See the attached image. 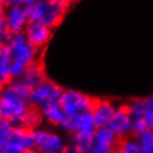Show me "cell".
Segmentation results:
<instances>
[{"label":"cell","mask_w":153,"mask_h":153,"mask_svg":"<svg viewBox=\"0 0 153 153\" xmlns=\"http://www.w3.org/2000/svg\"><path fill=\"white\" fill-rule=\"evenodd\" d=\"M10 56L12 76L18 78L30 65L35 64L38 48H35L26 39L24 34H10L5 42Z\"/></svg>","instance_id":"6da1fadb"},{"label":"cell","mask_w":153,"mask_h":153,"mask_svg":"<svg viewBox=\"0 0 153 153\" xmlns=\"http://www.w3.org/2000/svg\"><path fill=\"white\" fill-rule=\"evenodd\" d=\"M70 0H39L26 7L30 21L55 27L64 17Z\"/></svg>","instance_id":"7a4b0ae2"},{"label":"cell","mask_w":153,"mask_h":153,"mask_svg":"<svg viewBox=\"0 0 153 153\" xmlns=\"http://www.w3.org/2000/svg\"><path fill=\"white\" fill-rule=\"evenodd\" d=\"M30 108L31 105L27 97L22 96L9 86L0 88V120L18 126Z\"/></svg>","instance_id":"3957f363"},{"label":"cell","mask_w":153,"mask_h":153,"mask_svg":"<svg viewBox=\"0 0 153 153\" xmlns=\"http://www.w3.org/2000/svg\"><path fill=\"white\" fill-rule=\"evenodd\" d=\"M59 101L66 117L71 118L91 113L95 104V101L90 96L75 90H64Z\"/></svg>","instance_id":"277c9868"},{"label":"cell","mask_w":153,"mask_h":153,"mask_svg":"<svg viewBox=\"0 0 153 153\" xmlns=\"http://www.w3.org/2000/svg\"><path fill=\"white\" fill-rule=\"evenodd\" d=\"M34 151V131L13 126L8 139L0 147V153H27Z\"/></svg>","instance_id":"5b68a950"},{"label":"cell","mask_w":153,"mask_h":153,"mask_svg":"<svg viewBox=\"0 0 153 153\" xmlns=\"http://www.w3.org/2000/svg\"><path fill=\"white\" fill-rule=\"evenodd\" d=\"M66 148L65 139L60 134L38 128L34 131V151L38 153H60Z\"/></svg>","instance_id":"8992f818"},{"label":"cell","mask_w":153,"mask_h":153,"mask_svg":"<svg viewBox=\"0 0 153 153\" xmlns=\"http://www.w3.org/2000/svg\"><path fill=\"white\" fill-rule=\"evenodd\" d=\"M62 88L60 86H57L56 83L51 81H44L36 87L31 88L29 96V102L30 105L34 108H42L45 104L53 101H59L61 95H62Z\"/></svg>","instance_id":"52a82bcc"},{"label":"cell","mask_w":153,"mask_h":153,"mask_svg":"<svg viewBox=\"0 0 153 153\" xmlns=\"http://www.w3.org/2000/svg\"><path fill=\"white\" fill-rule=\"evenodd\" d=\"M120 139L108 127L97 128L87 153H114Z\"/></svg>","instance_id":"ba28073f"},{"label":"cell","mask_w":153,"mask_h":153,"mask_svg":"<svg viewBox=\"0 0 153 153\" xmlns=\"http://www.w3.org/2000/svg\"><path fill=\"white\" fill-rule=\"evenodd\" d=\"M134 118L130 114L127 106H117V110L110 121L108 128L112 130V132L118 139H126L130 137L132 134Z\"/></svg>","instance_id":"9c48e42d"},{"label":"cell","mask_w":153,"mask_h":153,"mask_svg":"<svg viewBox=\"0 0 153 153\" xmlns=\"http://www.w3.org/2000/svg\"><path fill=\"white\" fill-rule=\"evenodd\" d=\"M22 34L26 36V39H27L34 47L39 49L48 42L49 36H51V27L40 24V22L30 21L29 25L26 26L25 31Z\"/></svg>","instance_id":"30bf717a"},{"label":"cell","mask_w":153,"mask_h":153,"mask_svg":"<svg viewBox=\"0 0 153 153\" xmlns=\"http://www.w3.org/2000/svg\"><path fill=\"white\" fill-rule=\"evenodd\" d=\"M5 18L10 34H22L29 25L30 18L26 8H7Z\"/></svg>","instance_id":"8fae6325"},{"label":"cell","mask_w":153,"mask_h":153,"mask_svg":"<svg viewBox=\"0 0 153 153\" xmlns=\"http://www.w3.org/2000/svg\"><path fill=\"white\" fill-rule=\"evenodd\" d=\"M116 110H117V106L112 101H106V100L95 101L94 108L91 110V114H92L97 128L108 127Z\"/></svg>","instance_id":"7c38bea8"},{"label":"cell","mask_w":153,"mask_h":153,"mask_svg":"<svg viewBox=\"0 0 153 153\" xmlns=\"http://www.w3.org/2000/svg\"><path fill=\"white\" fill-rule=\"evenodd\" d=\"M39 110L42 113L43 120L53 126H59L60 127L62 125V122L65 121V118H66V114L61 108L60 101H53L49 102V104H45L42 108H39Z\"/></svg>","instance_id":"4fadbf2b"},{"label":"cell","mask_w":153,"mask_h":153,"mask_svg":"<svg viewBox=\"0 0 153 153\" xmlns=\"http://www.w3.org/2000/svg\"><path fill=\"white\" fill-rule=\"evenodd\" d=\"M13 79L10 69V56L5 42L0 43V88L5 87Z\"/></svg>","instance_id":"5bb4252c"},{"label":"cell","mask_w":153,"mask_h":153,"mask_svg":"<svg viewBox=\"0 0 153 153\" xmlns=\"http://www.w3.org/2000/svg\"><path fill=\"white\" fill-rule=\"evenodd\" d=\"M18 78H20L22 82H25L30 88H34V87H36L38 85H40L42 82L45 81L43 69L36 62L30 65V66L22 73V75L18 76Z\"/></svg>","instance_id":"9a60e30c"},{"label":"cell","mask_w":153,"mask_h":153,"mask_svg":"<svg viewBox=\"0 0 153 153\" xmlns=\"http://www.w3.org/2000/svg\"><path fill=\"white\" fill-rule=\"evenodd\" d=\"M43 121L44 120H43V117H42L40 110L38 108L31 106V108L26 112V114L21 120L18 126H20V127H24L26 130H30V131H35V130L39 128V126L42 125Z\"/></svg>","instance_id":"2e32d148"},{"label":"cell","mask_w":153,"mask_h":153,"mask_svg":"<svg viewBox=\"0 0 153 153\" xmlns=\"http://www.w3.org/2000/svg\"><path fill=\"white\" fill-rule=\"evenodd\" d=\"M114 153H145L143 147H141L139 139L135 137H126V139H122V141H120L116 148V152Z\"/></svg>","instance_id":"e0dca14e"},{"label":"cell","mask_w":153,"mask_h":153,"mask_svg":"<svg viewBox=\"0 0 153 153\" xmlns=\"http://www.w3.org/2000/svg\"><path fill=\"white\" fill-rule=\"evenodd\" d=\"M130 114L134 120L137 118H144L145 114V105H144V100H135L127 106Z\"/></svg>","instance_id":"ac0fdd59"},{"label":"cell","mask_w":153,"mask_h":153,"mask_svg":"<svg viewBox=\"0 0 153 153\" xmlns=\"http://www.w3.org/2000/svg\"><path fill=\"white\" fill-rule=\"evenodd\" d=\"M136 137L139 139L145 153H153V130H148Z\"/></svg>","instance_id":"d6986e66"},{"label":"cell","mask_w":153,"mask_h":153,"mask_svg":"<svg viewBox=\"0 0 153 153\" xmlns=\"http://www.w3.org/2000/svg\"><path fill=\"white\" fill-rule=\"evenodd\" d=\"M10 33L5 18V9H0V43H4L9 38Z\"/></svg>","instance_id":"ffe728a7"},{"label":"cell","mask_w":153,"mask_h":153,"mask_svg":"<svg viewBox=\"0 0 153 153\" xmlns=\"http://www.w3.org/2000/svg\"><path fill=\"white\" fill-rule=\"evenodd\" d=\"M148 125L145 122L144 118H137V120H134V126H132V134H135L136 136L141 135L143 132L148 131Z\"/></svg>","instance_id":"44dd1931"},{"label":"cell","mask_w":153,"mask_h":153,"mask_svg":"<svg viewBox=\"0 0 153 153\" xmlns=\"http://www.w3.org/2000/svg\"><path fill=\"white\" fill-rule=\"evenodd\" d=\"M27 4V0H7V8H26Z\"/></svg>","instance_id":"7402d4cb"},{"label":"cell","mask_w":153,"mask_h":153,"mask_svg":"<svg viewBox=\"0 0 153 153\" xmlns=\"http://www.w3.org/2000/svg\"><path fill=\"white\" fill-rule=\"evenodd\" d=\"M62 153H85V152H82L81 149L74 147L73 144H69V145H66V148H65V151Z\"/></svg>","instance_id":"603a6c76"},{"label":"cell","mask_w":153,"mask_h":153,"mask_svg":"<svg viewBox=\"0 0 153 153\" xmlns=\"http://www.w3.org/2000/svg\"><path fill=\"white\" fill-rule=\"evenodd\" d=\"M7 8V0H0V9Z\"/></svg>","instance_id":"cb8c5ba5"},{"label":"cell","mask_w":153,"mask_h":153,"mask_svg":"<svg viewBox=\"0 0 153 153\" xmlns=\"http://www.w3.org/2000/svg\"><path fill=\"white\" fill-rule=\"evenodd\" d=\"M27 1H29V4H31V3H35V1H39V0H27ZM27 4V5H29Z\"/></svg>","instance_id":"d4e9b609"},{"label":"cell","mask_w":153,"mask_h":153,"mask_svg":"<svg viewBox=\"0 0 153 153\" xmlns=\"http://www.w3.org/2000/svg\"><path fill=\"white\" fill-rule=\"evenodd\" d=\"M27 153H38V152H35V151H31V152H27Z\"/></svg>","instance_id":"484cf974"},{"label":"cell","mask_w":153,"mask_h":153,"mask_svg":"<svg viewBox=\"0 0 153 153\" xmlns=\"http://www.w3.org/2000/svg\"><path fill=\"white\" fill-rule=\"evenodd\" d=\"M60 153H62V152H60Z\"/></svg>","instance_id":"4316f807"}]
</instances>
